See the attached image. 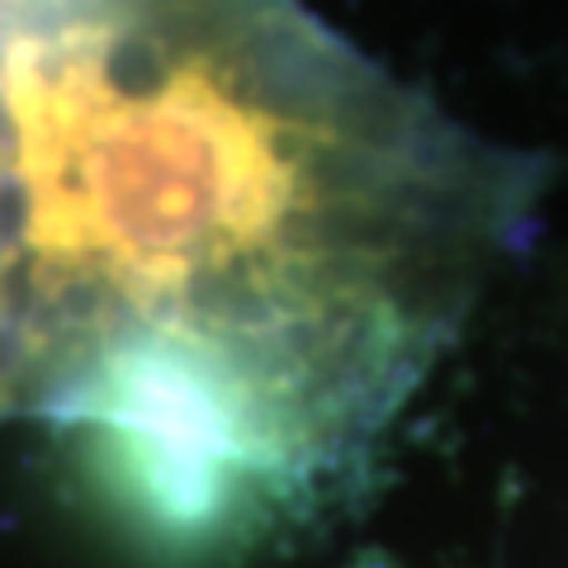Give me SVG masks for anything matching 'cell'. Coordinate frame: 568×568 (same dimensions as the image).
<instances>
[{
    "label": "cell",
    "mask_w": 568,
    "mask_h": 568,
    "mask_svg": "<svg viewBox=\"0 0 568 568\" xmlns=\"http://www.w3.org/2000/svg\"><path fill=\"white\" fill-rule=\"evenodd\" d=\"M0 138L20 413L166 540L351 469L545 194L304 0H14Z\"/></svg>",
    "instance_id": "obj_1"
},
{
    "label": "cell",
    "mask_w": 568,
    "mask_h": 568,
    "mask_svg": "<svg viewBox=\"0 0 568 568\" xmlns=\"http://www.w3.org/2000/svg\"><path fill=\"white\" fill-rule=\"evenodd\" d=\"M20 413L14 398V304H10V171L0 138V417Z\"/></svg>",
    "instance_id": "obj_2"
},
{
    "label": "cell",
    "mask_w": 568,
    "mask_h": 568,
    "mask_svg": "<svg viewBox=\"0 0 568 568\" xmlns=\"http://www.w3.org/2000/svg\"><path fill=\"white\" fill-rule=\"evenodd\" d=\"M10 6H14V0H0V29H6V14H10Z\"/></svg>",
    "instance_id": "obj_3"
}]
</instances>
